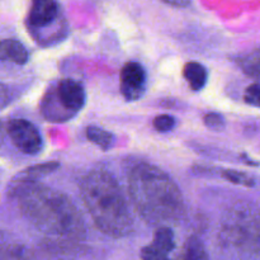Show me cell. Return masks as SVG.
I'll return each instance as SVG.
<instances>
[{
  "mask_svg": "<svg viewBox=\"0 0 260 260\" xmlns=\"http://www.w3.org/2000/svg\"><path fill=\"white\" fill-rule=\"evenodd\" d=\"M12 197L22 215L42 233L69 240H81L85 234L78 208L58 190L35 180H19L13 185Z\"/></svg>",
  "mask_w": 260,
  "mask_h": 260,
  "instance_id": "obj_1",
  "label": "cell"
},
{
  "mask_svg": "<svg viewBox=\"0 0 260 260\" xmlns=\"http://www.w3.org/2000/svg\"><path fill=\"white\" fill-rule=\"evenodd\" d=\"M128 192L140 217L150 223L178 221L185 212L178 185L154 165L142 162L129 172Z\"/></svg>",
  "mask_w": 260,
  "mask_h": 260,
  "instance_id": "obj_2",
  "label": "cell"
},
{
  "mask_svg": "<svg viewBox=\"0 0 260 260\" xmlns=\"http://www.w3.org/2000/svg\"><path fill=\"white\" fill-rule=\"evenodd\" d=\"M80 196L96 228L111 238L134 231L131 211L116 178L107 170H91L80 183Z\"/></svg>",
  "mask_w": 260,
  "mask_h": 260,
  "instance_id": "obj_3",
  "label": "cell"
},
{
  "mask_svg": "<svg viewBox=\"0 0 260 260\" xmlns=\"http://www.w3.org/2000/svg\"><path fill=\"white\" fill-rule=\"evenodd\" d=\"M85 99V90L80 83L62 79L46 90L41 101V113L50 122H66L83 109Z\"/></svg>",
  "mask_w": 260,
  "mask_h": 260,
  "instance_id": "obj_4",
  "label": "cell"
},
{
  "mask_svg": "<svg viewBox=\"0 0 260 260\" xmlns=\"http://www.w3.org/2000/svg\"><path fill=\"white\" fill-rule=\"evenodd\" d=\"M27 27L40 45H55L50 28L66 32L57 0H32L27 17Z\"/></svg>",
  "mask_w": 260,
  "mask_h": 260,
  "instance_id": "obj_5",
  "label": "cell"
},
{
  "mask_svg": "<svg viewBox=\"0 0 260 260\" xmlns=\"http://www.w3.org/2000/svg\"><path fill=\"white\" fill-rule=\"evenodd\" d=\"M7 131L15 147L24 154L36 155L42 149V137L37 127L27 119H10Z\"/></svg>",
  "mask_w": 260,
  "mask_h": 260,
  "instance_id": "obj_6",
  "label": "cell"
},
{
  "mask_svg": "<svg viewBox=\"0 0 260 260\" xmlns=\"http://www.w3.org/2000/svg\"><path fill=\"white\" fill-rule=\"evenodd\" d=\"M147 74L144 66L136 61H129L121 70V93L128 102L141 98L146 90Z\"/></svg>",
  "mask_w": 260,
  "mask_h": 260,
  "instance_id": "obj_7",
  "label": "cell"
},
{
  "mask_svg": "<svg viewBox=\"0 0 260 260\" xmlns=\"http://www.w3.org/2000/svg\"><path fill=\"white\" fill-rule=\"evenodd\" d=\"M174 233L168 226H161L156 230L154 240L150 245L141 249L142 260H170L169 254L174 250Z\"/></svg>",
  "mask_w": 260,
  "mask_h": 260,
  "instance_id": "obj_8",
  "label": "cell"
},
{
  "mask_svg": "<svg viewBox=\"0 0 260 260\" xmlns=\"http://www.w3.org/2000/svg\"><path fill=\"white\" fill-rule=\"evenodd\" d=\"M183 75L187 83L189 84L190 89L194 91H200L207 84L208 80V71L202 63L190 61L184 65L183 69Z\"/></svg>",
  "mask_w": 260,
  "mask_h": 260,
  "instance_id": "obj_9",
  "label": "cell"
},
{
  "mask_svg": "<svg viewBox=\"0 0 260 260\" xmlns=\"http://www.w3.org/2000/svg\"><path fill=\"white\" fill-rule=\"evenodd\" d=\"M0 52L3 60H9L17 65H24L29 57L27 48L17 40H3Z\"/></svg>",
  "mask_w": 260,
  "mask_h": 260,
  "instance_id": "obj_10",
  "label": "cell"
},
{
  "mask_svg": "<svg viewBox=\"0 0 260 260\" xmlns=\"http://www.w3.org/2000/svg\"><path fill=\"white\" fill-rule=\"evenodd\" d=\"M236 63L249 78L260 80V47L236 57Z\"/></svg>",
  "mask_w": 260,
  "mask_h": 260,
  "instance_id": "obj_11",
  "label": "cell"
},
{
  "mask_svg": "<svg viewBox=\"0 0 260 260\" xmlns=\"http://www.w3.org/2000/svg\"><path fill=\"white\" fill-rule=\"evenodd\" d=\"M179 260H210V258L202 241L197 238H189Z\"/></svg>",
  "mask_w": 260,
  "mask_h": 260,
  "instance_id": "obj_12",
  "label": "cell"
},
{
  "mask_svg": "<svg viewBox=\"0 0 260 260\" xmlns=\"http://www.w3.org/2000/svg\"><path fill=\"white\" fill-rule=\"evenodd\" d=\"M86 137L102 150H109L114 144L113 135L98 126H89L86 128Z\"/></svg>",
  "mask_w": 260,
  "mask_h": 260,
  "instance_id": "obj_13",
  "label": "cell"
},
{
  "mask_svg": "<svg viewBox=\"0 0 260 260\" xmlns=\"http://www.w3.org/2000/svg\"><path fill=\"white\" fill-rule=\"evenodd\" d=\"M221 174H222V177L225 178V179H228L229 182L234 183V184L245 185V187H253L254 185V180L251 179L248 174L239 172V170L225 169L222 170Z\"/></svg>",
  "mask_w": 260,
  "mask_h": 260,
  "instance_id": "obj_14",
  "label": "cell"
},
{
  "mask_svg": "<svg viewBox=\"0 0 260 260\" xmlns=\"http://www.w3.org/2000/svg\"><path fill=\"white\" fill-rule=\"evenodd\" d=\"M56 168H58L57 162H47V164L36 165V167L29 168L28 170H25L24 174L27 175V178L22 180H33L35 178L41 177V175L50 174V173H52Z\"/></svg>",
  "mask_w": 260,
  "mask_h": 260,
  "instance_id": "obj_15",
  "label": "cell"
},
{
  "mask_svg": "<svg viewBox=\"0 0 260 260\" xmlns=\"http://www.w3.org/2000/svg\"><path fill=\"white\" fill-rule=\"evenodd\" d=\"M2 260H30L22 246L9 245L3 250Z\"/></svg>",
  "mask_w": 260,
  "mask_h": 260,
  "instance_id": "obj_16",
  "label": "cell"
},
{
  "mask_svg": "<svg viewBox=\"0 0 260 260\" xmlns=\"http://www.w3.org/2000/svg\"><path fill=\"white\" fill-rule=\"evenodd\" d=\"M244 101L249 106L260 108V83L251 84L250 86L246 88L245 93H244Z\"/></svg>",
  "mask_w": 260,
  "mask_h": 260,
  "instance_id": "obj_17",
  "label": "cell"
},
{
  "mask_svg": "<svg viewBox=\"0 0 260 260\" xmlns=\"http://www.w3.org/2000/svg\"><path fill=\"white\" fill-rule=\"evenodd\" d=\"M154 127L159 132H169L175 127V118L169 114H161L154 119Z\"/></svg>",
  "mask_w": 260,
  "mask_h": 260,
  "instance_id": "obj_18",
  "label": "cell"
},
{
  "mask_svg": "<svg viewBox=\"0 0 260 260\" xmlns=\"http://www.w3.org/2000/svg\"><path fill=\"white\" fill-rule=\"evenodd\" d=\"M203 121H205L206 126L208 128L213 129V131H220V129H222L225 127V119H223V117L221 114L215 113V112L206 114Z\"/></svg>",
  "mask_w": 260,
  "mask_h": 260,
  "instance_id": "obj_19",
  "label": "cell"
},
{
  "mask_svg": "<svg viewBox=\"0 0 260 260\" xmlns=\"http://www.w3.org/2000/svg\"><path fill=\"white\" fill-rule=\"evenodd\" d=\"M162 2L167 3V4H169V5H172V7L184 8V7H188L192 0H162Z\"/></svg>",
  "mask_w": 260,
  "mask_h": 260,
  "instance_id": "obj_20",
  "label": "cell"
}]
</instances>
